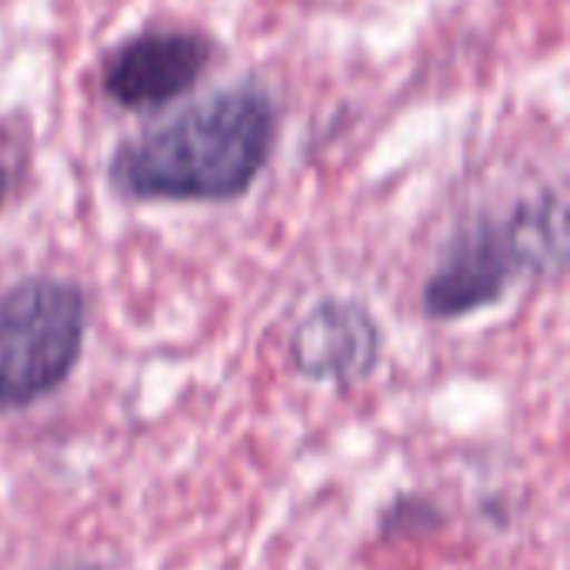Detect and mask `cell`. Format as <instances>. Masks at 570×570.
I'll return each instance as SVG.
<instances>
[{
  "mask_svg": "<svg viewBox=\"0 0 570 570\" xmlns=\"http://www.w3.org/2000/svg\"><path fill=\"white\" fill-rule=\"evenodd\" d=\"M277 110L254 83L217 90L124 140L107 164L114 194L137 204H224L271 164Z\"/></svg>",
  "mask_w": 570,
  "mask_h": 570,
  "instance_id": "1",
  "label": "cell"
},
{
  "mask_svg": "<svg viewBox=\"0 0 570 570\" xmlns=\"http://www.w3.org/2000/svg\"><path fill=\"white\" fill-rule=\"evenodd\" d=\"M568 257L564 200L538 194L508 214H481L458 227L424 281V314L461 321L501 304L524 274H558Z\"/></svg>",
  "mask_w": 570,
  "mask_h": 570,
  "instance_id": "2",
  "label": "cell"
},
{
  "mask_svg": "<svg viewBox=\"0 0 570 570\" xmlns=\"http://www.w3.org/2000/svg\"><path fill=\"white\" fill-rule=\"evenodd\" d=\"M87 341V297L63 277H27L0 301V417L67 384Z\"/></svg>",
  "mask_w": 570,
  "mask_h": 570,
  "instance_id": "3",
  "label": "cell"
},
{
  "mask_svg": "<svg viewBox=\"0 0 570 570\" xmlns=\"http://www.w3.org/2000/svg\"><path fill=\"white\" fill-rule=\"evenodd\" d=\"M210 60L214 43L197 30H140L104 57L100 87L124 110H157L194 90Z\"/></svg>",
  "mask_w": 570,
  "mask_h": 570,
  "instance_id": "4",
  "label": "cell"
},
{
  "mask_svg": "<svg viewBox=\"0 0 570 570\" xmlns=\"http://www.w3.org/2000/svg\"><path fill=\"white\" fill-rule=\"evenodd\" d=\"M381 327L351 297H327L304 314L291 337V364L301 377L331 387H354L381 364Z\"/></svg>",
  "mask_w": 570,
  "mask_h": 570,
  "instance_id": "5",
  "label": "cell"
},
{
  "mask_svg": "<svg viewBox=\"0 0 570 570\" xmlns=\"http://www.w3.org/2000/svg\"><path fill=\"white\" fill-rule=\"evenodd\" d=\"M13 170H17V160H13V140L7 134V127H0V210L10 197V187H13Z\"/></svg>",
  "mask_w": 570,
  "mask_h": 570,
  "instance_id": "6",
  "label": "cell"
},
{
  "mask_svg": "<svg viewBox=\"0 0 570 570\" xmlns=\"http://www.w3.org/2000/svg\"><path fill=\"white\" fill-rule=\"evenodd\" d=\"M40 570H100L97 564H87V561H57V564H50V568H40Z\"/></svg>",
  "mask_w": 570,
  "mask_h": 570,
  "instance_id": "7",
  "label": "cell"
}]
</instances>
